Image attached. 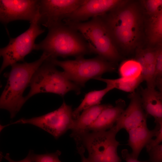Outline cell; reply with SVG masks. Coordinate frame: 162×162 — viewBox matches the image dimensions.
<instances>
[{
    "instance_id": "24",
    "label": "cell",
    "mask_w": 162,
    "mask_h": 162,
    "mask_svg": "<svg viewBox=\"0 0 162 162\" xmlns=\"http://www.w3.org/2000/svg\"><path fill=\"white\" fill-rule=\"evenodd\" d=\"M147 152L149 155L147 162H162V143L153 147Z\"/></svg>"
},
{
    "instance_id": "1",
    "label": "cell",
    "mask_w": 162,
    "mask_h": 162,
    "mask_svg": "<svg viewBox=\"0 0 162 162\" xmlns=\"http://www.w3.org/2000/svg\"><path fill=\"white\" fill-rule=\"evenodd\" d=\"M125 2L100 16L117 47L129 51L138 41L141 20L136 6L134 4H126Z\"/></svg>"
},
{
    "instance_id": "13",
    "label": "cell",
    "mask_w": 162,
    "mask_h": 162,
    "mask_svg": "<svg viewBox=\"0 0 162 162\" xmlns=\"http://www.w3.org/2000/svg\"><path fill=\"white\" fill-rule=\"evenodd\" d=\"M129 96V104L114 125L118 132L123 129L128 132L146 122L147 116L143 109L140 94L134 92L131 93Z\"/></svg>"
},
{
    "instance_id": "8",
    "label": "cell",
    "mask_w": 162,
    "mask_h": 162,
    "mask_svg": "<svg viewBox=\"0 0 162 162\" xmlns=\"http://www.w3.org/2000/svg\"><path fill=\"white\" fill-rule=\"evenodd\" d=\"M39 17L38 13L30 22L27 30L17 37L10 38L8 44L0 49V55L3 58L0 73L8 66L24 61L25 56L34 50L36 38L45 31L40 26Z\"/></svg>"
},
{
    "instance_id": "25",
    "label": "cell",
    "mask_w": 162,
    "mask_h": 162,
    "mask_svg": "<svg viewBox=\"0 0 162 162\" xmlns=\"http://www.w3.org/2000/svg\"><path fill=\"white\" fill-rule=\"evenodd\" d=\"M144 3L147 12L151 15H156L162 9V0H148Z\"/></svg>"
},
{
    "instance_id": "5",
    "label": "cell",
    "mask_w": 162,
    "mask_h": 162,
    "mask_svg": "<svg viewBox=\"0 0 162 162\" xmlns=\"http://www.w3.org/2000/svg\"><path fill=\"white\" fill-rule=\"evenodd\" d=\"M29 86L30 91L24 97L26 101L39 93H52L63 97L70 91L77 94L81 93V87L70 80L63 71L58 70L47 59L34 74Z\"/></svg>"
},
{
    "instance_id": "26",
    "label": "cell",
    "mask_w": 162,
    "mask_h": 162,
    "mask_svg": "<svg viewBox=\"0 0 162 162\" xmlns=\"http://www.w3.org/2000/svg\"><path fill=\"white\" fill-rule=\"evenodd\" d=\"M159 129L154 139H152L146 147L147 152L153 147L162 142V122L159 124Z\"/></svg>"
},
{
    "instance_id": "16",
    "label": "cell",
    "mask_w": 162,
    "mask_h": 162,
    "mask_svg": "<svg viewBox=\"0 0 162 162\" xmlns=\"http://www.w3.org/2000/svg\"><path fill=\"white\" fill-rule=\"evenodd\" d=\"M126 106L124 101L118 100L114 106H111L104 110L93 123L89 127V132L107 130L114 124L123 112Z\"/></svg>"
},
{
    "instance_id": "31",
    "label": "cell",
    "mask_w": 162,
    "mask_h": 162,
    "mask_svg": "<svg viewBox=\"0 0 162 162\" xmlns=\"http://www.w3.org/2000/svg\"><path fill=\"white\" fill-rule=\"evenodd\" d=\"M156 86L157 87L159 91L162 93V76L156 79Z\"/></svg>"
},
{
    "instance_id": "19",
    "label": "cell",
    "mask_w": 162,
    "mask_h": 162,
    "mask_svg": "<svg viewBox=\"0 0 162 162\" xmlns=\"http://www.w3.org/2000/svg\"><path fill=\"white\" fill-rule=\"evenodd\" d=\"M113 89L112 87L106 86L103 89L91 91L86 93L79 106L73 111L74 119L77 118L84 110L100 104L105 95Z\"/></svg>"
},
{
    "instance_id": "3",
    "label": "cell",
    "mask_w": 162,
    "mask_h": 162,
    "mask_svg": "<svg viewBox=\"0 0 162 162\" xmlns=\"http://www.w3.org/2000/svg\"><path fill=\"white\" fill-rule=\"evenodd\" d=\"M49 57L43 52L40 58L30 63H16L11 66L6 76L7 80L0 98L1 109L8 110L13 118L26 102L23 93L29 86L32 77L37 69Z\"/></svg>"
},
{
    "instance_id": "29",
    "label": "cell",
    "mask_w": 162,
    "mask_h": 162,
    "mask_svg": "<svg viewBox=\"0 0 162 162\" xmlns=\"http://www.w3.org/2000/svg\"><path fill=\"white\" fill-rule=\"evenodd\" d=\"M4 158L9 162H34L33 161L30 151H29L27 156L24 159L18 161H15L12 159L10 157L9 153H7Z\"/></svg>"
},
{
    "instance_id": "11",
    "label": "cell",
    "mask_w": 162,
    "mask_h": 162,
    "mask_svg": "<svg viewBox=\"0 0 162 162\" xmlns=\"http://www.w3.org/2000/svg\"><path fill=\"white\" fill-rule=\"evenodd\" d=\"M39 5L37 0H0V22L5 25L15 20L31 22L39 13Z\"/></svg>"
},
{
    "instance_id": "4",
    "label": "cell",
    "mask_w": 162,
    "mask_h": 162,
    "mask_svg": "<svg viewBox=\"0 0 162 162\" xmlns=\"http://www.w3.org/2000/svg\"><path fill=\"white\" fill-rule=\"evenodd\" d=\"M64 22L82 35L88 45L90 53L113 63L119 59L118 48L100 16L84 22Z\"/></svg>"
},
{
    "instance_id": "21",
    "label": "cell",
    "mask_w": 162,
    "mask_h": 162,
    "mask_svg": "<svg viewBox=\"0 0 162 162\" xmlns=\"http://www.w3.org/2000/svg\"><path fill=\"white\" fill-rule=\"evenodd\" d=\"M118 73L120 77L130 79H136L142 76L141 66L136 60L123 62L119 68Z\"/></svg>"
},
{
    "instance_id": "30",
    "label": "cell",
    "mask_w": 162,
    "mask_h": 162,
    "mask_svg": "<svg viewBox=\"0 0 162 162\" xmlns=\"http://www.w3.org/2000/svg\"><path fill=\"white\" fill-rule=\"evenodd\" d=\"M76 149L78 152L81 157L82 162H90L84 155L85 149L83 146H80L76 147Z\"/></svg>"
},
{
    "instance_id": "15",
    "label": "cell",
    "mask_w": 162,
    "mask_h": 162,
    "mask_svg": "<svg viewBox=\"0 0 162 162\" xmlns=\"http://www.w3.org/2000/svg\"><path fill=\"white\" fill-rule=\"evenodd\" d=\"M159 127V124H156L154 129L150 130L146 122L127 132L129 135L128 145L131 148V154L134 157L138 159L142 149L150 142L153 137L156 136Z\"/></svg>"
},
{
    "instance_id": "7",
    "label": "cell",
    "mask_w": 162,
    "mask_h": 162,
    "mask_svg": "<svg viewBox=\"0 0 162 162\" xmlns=\"http://www.w3.org/2000/svg\"><path fill=\"white\" fill-rule=\"evenodd\" d=\"M118 133L114 126L106 131L89 132L81 136L76 146L87 149L90 162H121L117 152L120 145L116 138Z\"/></svg>"
},
{
    "instance_id": "27",
    "label": "cell",
    "mask_w": 162,
    "mask_h": 162,
    "mask_svg": "<svg viewBox=\"0 0 162 162\" xmlns=\"http://www.w3.org/2000/svg\"><path fill=\"white\" fill-rule=\"evenodd\" d=\"M162 76V47L157 50L156 78Z\"/></svg>"
},
{
    "instance_id": "20",
    "label": "cell",
    "mask_w": 162,
    "mask_h": 162,
    "mask_svg": "<svg viewBox=\"0 0 162 162\" xmlns=\"http://www.w3.org/2000/svg\"><path fill=\"white\" fill-rule=\"evenodd\" d=\"M96 80L103 82L113 89H117L127 92L132 93L144 80L142 76L136 79H130L121 77L115 79H105L101 77Z\"/></svg>"
},
{
    "instance_id": "10",
    "label": "cell",
    "mask_w": 162,
    "mask_h": 162,
    "mask_svg": "<svg viewBox=\"0 0 162 162\" xmlns=\"http://www.w3.org/2000/svg\"><path fill=\"white\" fill-rule=\"evenodd\" d=\"M84 0H39V21L48 28L63 22Z\"/></svg>"
},
{
    "instance_id": "9",
    "label": "cell",
    "mask_w": 162,
    "mask_h": 162,
    "mask_svg": "<svg viewBox=\"0 0 162 162\" xmlns=\"http://www.w3.org/2000/svg\"><path fill=\"white\" fill-rule=\"evenodd\" d=\"M72 106L64 101L56 110L39 116L21 118L7 125L30 124L38 127L52 135L56 139L71 130L74 118Z\"/></svg>"
},
{
    "instance_id": "2",
    "label": "cell",
    "mask_w": 162,
    "mask_h": 162,
    "mask_svg": "<svg viewBox=\"0 0 162 162\" xmlns=\"http://www.w3.org/2000/svg\"><path fill=\"white\" fill-rule=\"evenodd\" d=\"M45 38L36 44L34 50L43 51L49 59L76 58L90 53L88 45L77 30L64 22L50 27Z\"/></svg>"
},
{
    "instance_id": "23",
    "label": "cell",
    "mask_w": 162,
    "mask_h": 162,
    "mask_svg": "<svg viewBox=\"0 0 162 162\" xmlns=\"http://www.w3.org/2000/svg\"><path fill=\"white\" fill-rule=\"evenodd\" d=\"M32 159L34 162H62L59 159L61 152L57 150L52 153L36 154L32 150L29 151Z\"/></svg>"
},
{
    "instance_id": "14",
    "label": "cell",
    "mask_w": 162,
    "mask_h": 162,
    "mask_svg": "<svg viewBox=\"0 0 162 162\" xmlns=\"http://www.w3.org/2000/svg\"><path fill=\"white\" fill-rule=\"evenodd\" d=\"M110 104H100L87 108L74 119L71 128L70 137L78 142L82 136L89 132V127L93 123L102 111L105 108L111 106Z\"/></svg>"
},
{
    "instance_id": "12",
    "label": "cell",
    "mask_w": 162,
    "mask_h": 162,
    "mask_svg": "<svg viewBox=\"0 0 162 162\" xmlns=\"http://www.w3.org/2000/svg\"><path fill=\"white\" fill-rule=\"evenodd\" d=\"M119 0H84L83 3L63 22H78L106 14L122 4Z\"/></svg>"
},
{
    "instance_id": "17",
    "label": "cell",
    "mask_w": 162,
    "mask_h": 162,
    "mask_svg": "<svg viewBox=\"0 0 162 162\" xmlns=\"http://www.w3.org/2000/svg\"><path fill=\"white\" fill-rule=\"evenodd\" d=\"M157 51L146 49L140 50L137 52L136 60L142 68L144 81L148 88H155Z\"/></svg>"
},
{
    "instance_id": "18",
    "label": "cell",
    "mask_w": 162,
    "mask_h": 162,
    "mask_svg": "<svg viewBox=\"0 0 162 162\" xmlns=\"http://www.w3.org/2000/svg\"><path fill=\"white\" fill-rule=\"evenodd\" d=\"M141 99L144 110L147 116L150 115L158 124L162 122V93L155 88H142Z\"/></svg>"
},
{
    "instance_id": "28",
    "label": "cell",
    "mask_w": 162,
    "mask_h": 162,
    "mask_svg": "<svg viewBox=\"0 0 162 162\" xmlns=\"http://www.w3.org/2000/svg\"><path fill=\"white\" fill-rule=\"evenodd\" d=\"M122 156L126 162H147V160L140 161L134 157L127 149H124L121 152Z\"/></svg>"
},
{
    "instance_id": "6",
    "label": "cell",
    "mask_w": 162,
    "mask_h": 162,
    "mask_svg": "<svg viewBox=\"0 0 162 162\" xmlns=\"http://www.w3.org/2000/svg\"><path fill=\"white\" fill-rule=\"evenodd\" d=\"M47 59L56 66L62 68L67 77L80 87H84L89 80H96L104 74L114 72L116 69L113 62L98 56L89 59L80 56L65 61Z\"/></svg>"
},
{
    "instance_id": "22",
    "label": "cell",
    "mask_w": 162,
    "mask_h": 162,
    "mask_svg": "<svg viewBox=\"0 0 162 162\" xmlns=\"http://www.w3.org/2000/svg\"><path fill=\"white\" fill-rule=\"evenodd\" d=\"M148 37L151 44L162 43V9L156 15L149 25Z\"/></svg>"
}]
</instances>
